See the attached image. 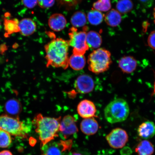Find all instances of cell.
I'll return each instance as SVG.
<instances>
[{
    "instance_id": "cell-1",
    "label": "cell",
    "mask_w": 155,
    "mask_h": 155,
    "mask_svg": "<svg viewBox=\"0 0 155 155\" xmlns=\"http://www.w3.org/2000/svg\"><path fill=\"white\" fill-rule=\"evenodd\" d=\"M68 41L61 38L55 39L45 46L46 67L62 68L66 69L69 66Z\"/></svg>"
},
{
    "instance_id": "cell-2",
    "label": "cell",
    "mask_w": 155,
    "mask_h": 155,
    "mask_svg": "<svg viewBox=\"0 0 155 155\" xmlns=\"http://www.w3.org/2000/svg\"><path fill=\"white\" fill-rule=\"evenodd\" d=\"M61 119V117H45L40 114L35 117L32 123L41 142V147L45 146L58 136Z\"/></svg>"
},
{
    "instance_id": "cell-3",
    "label": "cell",
    "mask_w": 155,
    "mask_h": 155,
    "mask_svg": "<svg viewBox=\"0 0 155 155\" xmlns=\"http://www.w3.org/2000/svg\"><path fill=\"white\" fill-rule=\"evenodd\" d=\"M128 104L125 100L117 98L111 101L104 110V117L110 124H115L125 120L129 115Z\"/></svg>"
},
{
    "instance_id": "cell-4",
    "label": "cell",
    "mask_w": 155,
    "mask_h": 155,
    "mask_svg": "<svg viewBox=\"0 0 155 155\" xmlns=\"http://www.w3.org/2000/svg\"><path fill=\"white\" fill-rule=\"evenodd\" d=\"M88 64L89 70L95 74L105 72L112 63L111 54L108 50L99 48L94 50L89 55Z\"/></svg>"
},
{
    "instance_id": "cell-5",
    "label": "cell",
    "mask_w": 155,
    "mask_h": 155,
    "mask_svg": "<svg viewBox=\"0 0 155 155\" xmlns=\"http://www.w3.org/2000/svg\"><path fill=\"white\" fill-rule=\"evenodd\" d=\"M0 128L11 135L24 139L28 137L29 129L19 117L3 114L0 115Z\"/></svg>"
},
{
    "instance_id": "cell-6",
    "label": "cell",
    "mask_w": 155,
    "mask_h": 155,
    "mask_svg": "<svg viewBox=\"0 0 155 155\" xmlns=\"http://www.w3.org/2000/svg\"><path fill=\"white\" fill-rule=\"evenodd\" d=\"M69 31V44L73 48V54L84 55L89 49L86 41V32L84 31H77V29L74 27L70 29Z\"/></svg>"
},
{
    "instance_id": "cell-7",
    "label": "cell",
    "mask_w": 155,
    "mask_h": 155,
    "mask_svg": "<svg viewBox=\"0 0 155 155\" xmlns=\"http://www.w3.org/2000/svg\"><path fill=\"white\" fill-rule=\"evenodd\" d=\"M106 139L111 148L117 149L123 148L128 141L127 131L120 128H116L107 135Z\"/></svg>"
},
{
    "instance_id": "cell-8",
    "label": "cell",
    "mask_w": 155,
    "mask_h": 155,
    "mask_svg": "<svg viewBox=\"0 0 155 155\" xmlns=\"http://www.w3.org/2000/svg\"><path fill=\"white\" fill-rule=\"evenodd\" d=\"M76 124V120L73 116L68 115L64 117L61 120L59 127V131L64 138L67 139L78 131Z\"/></svg>"
},
{
    "instance_id": "cell-9",
    "label": "cell",
    "mask_w": 155,
    "mask_h": 155,
    "mask_svg": "<svg viewBox=\"0 0 155 155\" xmlns=\"http://www.w3.org/2000/svg\"><path fill=\"white\" fill-rule=\"evenodd\" d=\"M94 83L90 75L83 74L78 77L75 83V88L78 92L86 94L94 90Z\"/></svg>"
},
{
    "instance_id": "cell-10",
    "label": "cell",
    "mask_w": 155,
    "mask_h": 155,
    "mask_svg": "<svg viewBox=\"0 0 155 155\" xmlns=\"http://www.w3.org/2000/svg\"><path fill=\"white\" fill-rule=\"evenodd\" d=\"M77 110L79 115L84 119L94 117L96 112L95 105L94 103L88 100L81 101L78 105Z\"/></svg>"
},
{
    "instance_id": "cell-11",
    "label": "cell",
    "mask_w": 155,
    "mask_h": 155,
    "mask_svg": "<svg viewBox=\"0 0 155 155\" xmlns=\"http://www.w3.org/2000/svg\"><path fill=\"white\" fill-rule=\"evenodd\" d=\"M137 134L141 138L147 140L152 138L155 135V124L153 122L147 121L139 126Z\"/></svg>"
},
{
    "instance_id": "cell-12",
    "label": "cell",
    "mask_w": 155,
    "mask_h": 155,
    "mask_svg": "<svg viewBox=\"0 0 155 155\" xmlns=\"http://www.w3.org/2000/svg\"><path fill=\"white\" fill-rule=\"evenodd\" d=\"M80 127L82 132L88 135L95 134L99 129L98 122L94 117L87 118L83 120Z\"/></svg>"
},
{
    "instance_id": "cell-13",
    "label": "cell",
    "mask_w": 155,
    "mask_h": 155,
    "mask_svg": "<svg viewBox=\"0 0 155 155\" xmlns=\"http://www.w3.org/2000/svg\"><path fill=\"white\" fill-rule=\"evenodd\" d=\"M48 23L50 28L52 30L59 32L65 28L67 24V20L62 15L55 13L50 17Z\"/></svg>"
},
{
    "instance_id": "cell-14",
    "label": "cell",
    "mask_w": 155,
    "mask_h": 155,
    "mask_svg": "<svg viewBox=\"0 0 155 155\" xmlns=\"http://www.w3.org/2000/svg\"><path fill=\"white\" fill-rule=\"evenodd\" d=\"M119 66L124 73L130 74L135 71L137 66V62L131 56L122 58L119 61Z\"/></svg>"
},
{
    "instance_id": "cell-15",
    "label": "cell",
    "mask_w": 155,
    "mask_h": 155,
    "mask_svg": "<svg viewBox=\"0 0 155 155\" xmlns=\"http://www.w3.org/2000/svg\"><path fill=\"white\" fill-rule=\"evenodd\" d=\"M5 110L7 115L13 117H18L22 111V106L18 100L12 98L6 102Z\"/></svg>"
},
{
    "instance_id": "cell-16",
    "label": "cell",
    "mask_w": 155,
    "mask_h": 155,
    "mask_svg": "<svg viewBox=\"0 0 155 155\" xmlns=\"http://www.w3.org/2000/svg\"><path fill=\"white\" fill-rule=\"evenodd\" d=\"M19 32L23 36H28L33 34L36 30V25L32 19L24 18L19 22Z\"/></svg>"
},
{
    "instance_id": "cell-17",
    "label": "cell",
    "mask_w": 155,
    "mask_h": 155,
    "mask_svg": "<svg viewBox=\"0 0 155 155\" xmlns=\"http://www.w3.org/2000/svg\"><path fill=\"white\" fill-rule=\"evenodd\" d=\"M135 152L138 155H152L154 152V146L150 141L143 140L137 145Z\"/></svg>"
},
{
    "instance_id": "cell-18",
    "label": "cell",
    "mask_w": 155,
    "mask_h": 155,
    "mask_svg": "<svg viewBox=\"0 0 155 155\" xmlns=\"http://www.w3.org/2000/svg\"><path fill=\"white\" fill-rule=\"evenodd\" d=\"M19 21L17 19H9L5 18L4 19L5 37H8L11 34L19 32Z\"/></svg>"
},
{
    "instance_id": "cell-19",
    "label": "cell",
    "mask_w": 155,
    "mask_h": 155,
    "mask_svg": "<svg viewBox=\"0 0 155 155\" xmlns=\"http://www.w3.org/2000/svg\"><path fill=\"white\" fill-rule=\"evenodd\" d=\"M104 19L107 24L108 26L116 27L120 24L121 16L120 13L117 10L112 9L106 13Z\"/></svg>"
},
{
    "instance_id": "cell-20",
    "label": "cell",
    "mask_w": 155,
    "mask_h": 155,
    "mask_svg": "<svg viewBox=\"0 0 155 155\" xmlns=\"http://www.w3.org/2000/svg\"><path fill=\"white\" fill-rule=\"evenodd\" d=\"M86 41L89 48L96 49L101 45V37L98 33L91 31L87 34Z\"/></svg>"
},
{
    "instance_id": "cell-21",
    "label": "cell",
    "mask_w": 155,
    "mask_h": 155,
    "mask_svg": "<svg viewBox=\"0 0 155 155\" xmlns=\"http://www.w3.org/2000/svg\"><path fill=\"white\" fill-rule=\"evenodd\" d=\"M86 64V58L84 55H76L73 54L69 58V65L74 70L79 71L82 69Z\"/></svg>"
},
{
    "instance_id": "cell-22",
    "label": "cell",
    "mask_w": 155,
    "mask_h": 155,
    "mask_svg": "<svg viewBox=\"0 0 155 155\" xmlns=\"http://www.w3.org/2000/svg\"><path fill=\"white\" fill-rule=\"evenodd\" d=\"M71 22L74 28H80L85 26L87 23L86 15L82 12H77L71 17Z\"/></svg>"
},
{
    "instance_id": "cell-23",
    "label": "cell",
    "mask_w": 155,
    "mask_h": 155,
    "mask_svg": "<svg viewBox=\"0 0 155 155\" xmlns=\"http://www.w3.org/2000/svg\"><path fill=\"white\" fill-rule=\"evenodd\" d=\"M104 15L100 11L93 9L87 15V19L90 24L93 25H98L102 22Z\"/></svg>"
},
{
    "instance_id": "cell-24",
    "label": "cell",
    "mask_w": 155,
    "mask_h": 155,
    "mask_svg": "<svg viewBox=\"0 0 155 155\" xmlns=\"http://www.w3.org/2000/svg\"><path fill=\"white\" fill-rule=\"evenodd\" d=\"M133 7V3L131 0H120L116 5L117 10L121 13L129 12Z\"/></svg>"
},
{
    "instance_id": "cell-25",
    "label": "cell",
    "mask_w": 155,
    "mask_h": 155,
    "mask_svg": "<svg viewBox=\"0 0 155 155\" xmlns=\"http://www.w3.org/2000/svg\"><path fill=\"white\" fill-rule=\"evenodd\" d=\"M12 140L11 135L0 128V148H7L10 146Z\"/></svg>"
},
{
    "instance_id": "cell-26",
    "label": "cell",
    "mask_w": 155,
    "mask_h": 155,
    "mask_svg": "<svg viewBox=\"0 0 155 155\" xmlns=\"http://www.w3.org/2000/svg\"><path fill=\"white\" fill-rule=\"evenodd\" d=\"M94 9L100 12H107L111 8L110 0H98L93 4Z\"/></svg>"
},
{
    "instance_id": "cell-27",
    "label": "cell",
    "mask_w": 155,
    "mask_h": 155,
    "mask_svg": "<svg viewBox=\"0 0 155 155\" xmlns=\"http://www.w3.org/2000/svg\"><path fill=\"white\" fill-rule=\"evenodd\" d=\"M42 155H61V152L58 147L51 145L48 147Z\"/></svg>"
},
{
    "instance_id": "cell-28",
    "label": "cell",
    "mask_w": 155,
    "mask_h": 155,
    "mask_svg": "<svg viewBox=\"0 0 155 155\" xmlns=\"http://www.w3.org/2000/svg\"><path fill=\"white\" fill-rule=\"evenodd\" d=\"M55 1V0H38V3L41 8H48L53 6Z\"/></svg>"
},
{
    "instance_id": "cell-29",
    "label": "cell",
    "mask_w": 155,
    "mask_h": 155,
    "mask_svg": "<svg viewBox=\"0 0 155 155\" xmlns=\"http://www.w3.org/2000/svg\"><path fill=\"white\" fill-rule=\"evenodd\" d=\"M22 1L23 5L29 9L34 8L38 3V0H22Z\"/></svg>"
},
{
    "instance_id": "cell-30",
    "label": "cell",
    "mask_w": 155,
    "mask_h": 155,
    "mask_svg": "<svg viewBox=\"0 0 155 155\" xmlns=\"http://www.w3.org/2000/svg\"><path fill=\"white\" fill-rule=\"evenodd\" d=\"M148 43L150 48L155 50V31L151 32L149 35Z\"/></svg>"
},
{
    "instance_id": "cell-31",
    "label": "cell",
    "mask_w": 155,
    "mask_h": 155,
    "mask_svg": "<svg viewBox=\"0 0 155 155\" xmlns=\"http://www.w3.org/2000/svg\"><path fill=\"white\" fill-rule=\"evenodd\" d=\"M62 3L69 6L76 5L82 0H59Z\"/></svg>"
},
{
    "instance_id": "cell-32",
    "label": "cell",
    "mask_w": 155,
    "mask_h": 155,
    "mask_svg": "<svg viewBox=\"0 0 155 155\" xmlns=\"http://www.w3.org/2000/svg\"><path fill=\"white\" fill-rule=\"evenodd\" d=\"M0 155H13V154L9 150H4L0 152Z\"/></svg>"
},
{
    "instance_id": "cell-33",
    "label": "cell",
    "mask_w": 155,
    "mask_h": 155,
    "mask_svg": "<svg viewBox=\"0 0 155 155\" xmlns=\"http://www.w3.org/2000/svg\"><path fill=\"white\" fill-rule=\"evenodd\" d=\"M141 3L144 4L145 5H150V3L152 2V0H139Z\"/></svg>"
},
{
    "instance_id": "cell-34",
    "label": "cell",
    "mask_w": 155,
    "mask_h": 155,
    "mask_svg": "<svg viewBox=\"0 0 155 155\" xmlns=\"http://www.w3.org/2000/svg\"><path fill=\"white\" fill-rule=\"evenodd\" d=\"M153 15L154 19V22L155 24V7L154 9L153 13Z\"/></svg>"
},
{
    "instance_id": "cell-35",
    "label": "cell",
    "mask_w": 155,
    "mask_h": 155,
    "mask_svg": "<svg viewBox=\"0 0 155 155\" xmlns=\"http://www.w3.org/2000/svg\"><path fill=\"white\" fill-rule=\"evenodd\" d=\"M72 155H82L80 153H78L74 152L73 153Z\"/></svg>"
},
{
    "instance_id": "cell-36",
    "label": "cell",
    "mask_w": 155,
    "mask_h": 155,
    "mask_svg": "<svg viewBox=\"0 0 155 155\" xmlns=\"http://www.w3.org/2000/svg\"><path fill=\"white\" fill-rule=\"evenodd\" d=\"M153 94H155V81L154 83Z\"/></svg>"
},
{
    "instance_id": "cell-37",
    "label": "cell",
    "mask_w": 155,
    "mask_h": 155,
    "mask_svg": "<svg viewBox=\"0 0 155 155\" xmlns=\"http://www.w3.org/2000/svg\"><path fill=\"white\" fill-rule=\"evenodd\" d=\"M1 21H0V29L1 28Z\"/></svg>"
}]
</instances>
